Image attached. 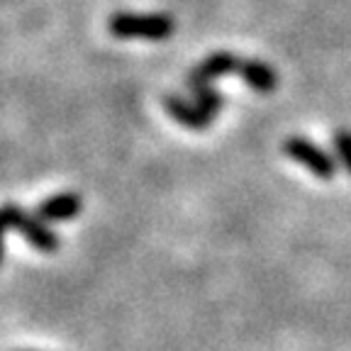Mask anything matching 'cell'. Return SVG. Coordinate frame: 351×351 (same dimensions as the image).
Segmentation results:
<instances>
[{"label":"cell","instance_id":"2","mask_svg":"<svg viewBox=\"0 0 351 351\" xmlns=\"http://www.w3.org/2000/svg\"><path fill=\"white\" fill-rule=\"evenodd\" d=\"M3 219H5L8 230L22 234L34 249H39V252L54 254L56 249L61 247V239L47 227V222L39 219L37 215L27 213L25 208H20V205L8 203L5 208H3Z\"/></svg>","mask_w":351,"mask_h":351},{"label":"cell","instance_id":"6","mask_svg":"<svg viewBox=\"0 0 351 351\" xmlns=\"http://www.w3.org/2000/svg\"><path fill=\"white\" fill-rule=\"evenodd\" d=\"M164 108L178 125L188 127V130H205V127L215 120V117H210L208 112H203V110L197 108L195 103H191V100L181 98V95H173V93L164 95Z\"/></svg>","mask_w":351,"mask_h":351},{"label":"cell","instance_id":"3","mask_svg":"<svg viewBox=\"0 0 351 351\" xmlns=\"http://www.w3.org/2000/svg\"><path fill=\"white\" fill-rule=\"evenodd\" d=\"M283 152L288 159L298 161L307 171H313V176H317L322 181H332L337 176V159L329 152H324L319 144L310 142V139L288 137L283 142Z\"/></svg>","mask_w":351,"mask_h":351},{"label":"cell","instance_id":"4","mask_svg":"<svg viewBox=\"0 0 351 351\" xmlns=\"http://www.w3.org/2000/svg\"><path fill=\"white\" fill-rule=\"evenodd\" d=\"M239 64H241V59L232 54V51H215V54L205 56V59L188 73L186 83H213L215 78L225 76V73L239 71Z\"/></svg>","mask_w":351,"mask_h":351},{"label":"cell","instance_id":"7","mask_svg":"<svg viewBox=\"0 0 351 351\" xmlns=\"http://www.w3.org/2000/svg\"><path fill=\"white\" fill-rule=\"evenodd\" d=\"M241 81L247 83L249 88H254L256 93H271L278 88V73H276L274 66H269L266 61H258V59H244L239 64V71Z\"/></svg>","mask_w":351,"mask_h":351},{"label":"cell","instance_id":"9","mask_svg":"<svg viewBox=\"0 0 351 351\" xmlns=\"http://www.w3.org/2000/svg\"><path fill=\"white\" fill-rule=\"evenodd\" d=\"M335 149H337V156L341 159V164H344L351 173V132L349 130L335 132Z\"/></svg>","mask_w":351,"mask_h":351},{"label":"cell","instance_id":"5","mask_svg":"<svg viewBox=\"0 0 351 351\" xmlns=\"http://www.w3.org/2000/svg\"><path fill=\"white\" fill-rule=\"evenodd\" d=\"M81 208L83 200L78 193H59V195H51L44 203H39L34 215L44 222H66V219L76 217Z\"/></svg>","mask_w":351,"mask_h":351},{"label":"cell","instance_id":"1","mask_svg":"<svg viewBox=\"0 0 351 351\" xmlns=\"http://www.w3.org/2000/svg\"><path fill=\"white\" fill-rule=\"evenodd\" d=\"M110 34L120 39H152L159 42L173 34L176 22L169 12H112L108 17Z\"/></svg>","mask_w":351,"mask_h":351},{"label":"cell","instance_id":"8","mask_svg":"<svg viewBox=\"0 0 351 351\" xmlns=\"http://www.w3.org/2000/svg\"><path fill=\"white\" fill-rule=\"evenodd\" d=\"M186 86L191 88L193 103L203 110V112H208L210 117H217L219 110L225 108V98H222V93H219L213 83H186Z\"/></svg>","mask_w":351,"mask_h":351}]
</instances>
